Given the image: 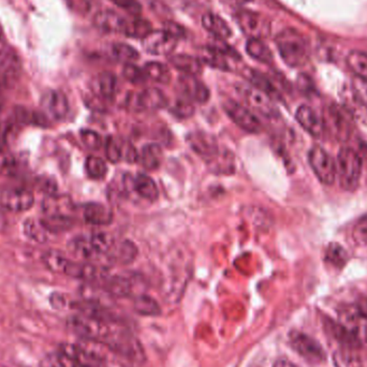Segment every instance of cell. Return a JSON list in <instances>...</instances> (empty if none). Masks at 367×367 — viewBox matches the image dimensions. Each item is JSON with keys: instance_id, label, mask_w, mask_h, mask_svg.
Here are the masks:
<instances>
[{"instance_id": "cell-1", "label": "cell", "mask_w": 367, "mask_h": 367, "mask_svg": "<svg viewBox=\"0 0 367 367\" xmlns=\"http://www.w3.org/2000/svg\"><path fill=\"white\" fill-rule=\"evenodd\" d=\"M277 48L283 62L290 67H301L308 60V44L297 30L287 28L276 38Z\"/></svg>"}, {"instance_id": "cell-2", "label": "cell", "mask_w": 367, "mask_h": 367, "mask_svg": "<svg viewBox=\"0 0 367 367\" xmlns=\"http://www.w3.org/2000/svg\"><path fill=\"white\" fill-rule=\"evenodd\" d=\"M336 168L342 188L347 192H354L359 187L362 173V159L358 152L349 146L342 147Z\"/></svg>"}, {"instance_id": "cell-3", "label": "cell", "mask_w": 367, "mask_h": 367, "mask_svg": "<svg viewBox=\"0 0 367 367\" xmlns=\"http://www.w3.org/2000/svg\"><path fill=\"white\" fill-rule=\"evenodd\" d=\"M308 162L316 178L324 184L332 185L338 175V168L333 158L321 146H313L308 153Z\"/></svg>"}, {"instance_id": "cell-4", "label": "cell", "mask_w": 367, "mask_h": 367, "mask_svg": "<svg viewBox=\"0 0 367 367\" xmlns=\"http://www.w3.org/2000/svg\"><path fill=\"white\" fill-rule=\"evenodd\" d=\"M340 326L352 340L367 344V314L360 307L345 308L340 314Z\"/></svg>"}, {"instance_id": "cell-5", "label": "cell", "mask_w": 367, "mask_h": 367, "mask_svg": "<svg viewBox=\"0 0 367 367\" xmlns=\"http://www.w3.org/2000/svg\"><path fill=\"white\" fill-rule=\"evenodd\" d=\"M289 342L292 348L307 362L320 364L326 360V354L321 345L303 332H290Z\"/></svg>"}, {"instance_id": "cell-6", "label": "cell", "mask_w": 367, "mask_h": 367, "mask_svg": "<svg viewBox=\"0 0 367 367\" xmlns=\"http://www.w3.org/2000/svg\"><path fill=\"white\" fill-rule=\"evenodd\" d=\"M236 89L245 102L257 112L267 117H276L279 115V109L276 105H274L273 98L265 94V91L257 87L244 84L239 85Z\"/></svg>"}, {"instance_id": "cell-7", "label": "cell", "mask_w": 367, "mask_h": 367, "mask_svg": "<svg viewBox=\"0 0 367 367\" xmlns=\"http://www.w3.org/2000/svg\"><path fill=\"white\" fill-rule=\"evenodd\" d=\"M34 203V196L23 187H6L0 190V208L7 212L23 213Z\"/></svg>"}, {"instance_id": "cell-8", "label": "cell", "mask_w": 367, "mask_h": 367, "mask_svg": "<svg viewBox=\"0 0 367 367\" xmlns=\"http://www.w3.org/2000/svg\"><path fill=\"white\" fill-rule=\"evenodd\" d=\"M225 112L227 113L231 121L239 126L241 129L248 133H259L262 129L258 117L251 112V109L243 107L241 103L233 100H226L222 103Z\"/></svg>"}, {"instance_id": "cell-9", "label": "cell", "mask_w": 367, "mask_h": 367, "mask_svg": "<svg viewBox=\"0 0 367 367\" xmlns=\"http://www.w3.org/2000/svg\"><path fill=\"white\" fill-rule=\"evenodd\" d=\"M22 72V62L13 48L0 50V88L15 84Z\"/></svg>"}, {"instance_id": "cell-10", "label": "cell", "mask_w": 367, "mask_h": 367, "mask_svg": "<svg viewBox=\"0 0 367 367\" xmlns=\"http://www.w3.org/2000/svg\"><path fill=\"white\" fill-rule=\"evenodd\" d=\"M60 350L68 354L79 367H107L105 359L88 345L64 344Z\"/></svg>"}, {"instance_id": "cell-11", "label": "cell", "mask_w": 367, "mask_h": 367, "mask_svg": "<svg viewBox=\"0 0 367 367\" xmlns=\"http://www.w3.org/2000/svg\"><path fill=\"white\" fill-rule=\"evenodd\" d=\"M347 115L348 113L344 107L342 109L338 105H331L323 119L324 129L330 131L336 139H348L352 133V124Z\"/></svg>"}, {"instance_id": "cell-12", "label": "cell", "mask_w": 367, "mask_h": 367, "mask_svg": "<svg viewBox=\"0 0 367 367\" xmlns=\"http://www.w3.org/2000/svg\"><path fill=\"white\" fill-rule=\"evenodd\" d=\"M40 105L44 115L52 121H62L68 115L69 101L62 91L50 89L44 93Z\"/></svg>"}, {"instance_id": "cell-13", "label": "cell", "mask_w": 367, "mask_h": 367, "mask_svg": "<svg viewBox=\"0 0 367 367\" xmlns=\"http://www.w3.org/2000/svg\"><path fill=\"white\" fill-rule=\"evenodd\" d=\"M129 105L137 111H156L167 107V97L160 89L146 88L128 99Z\"/></svg>"}, {"instance_id": "cell-14", "label": "cell", "mask_w": 367, "mask_h": 367, "mask_svg": "<svg viewBox=\"0 0 367 367\" xmlns=\"http://www.w3.org/2000/svg\"><path fill=\"white\" fill-rule=\"evenodd\" d=\"M178 44V38L166 30L152 32L143 39V46L146 52L153 55H169L173 52Z\"/></svg>"}, {"instance_id": "cell-15", "label": "cell", "mask_w": 367, "mask_h": 367, "mask_svg": "<svg viewBox=\"0 0 367 367\" xmlns=\"http://www.w3.org/2000/svg\"><path fill=\"white\" fill-rule=\"evenodd\" d=\"M295 119L304 131L309 133L312 137L321 138L326 133L323 119L316 113L315 109L308 105H301L298 107Z\"/></svg>"}, {"instance_id": "cell-16", "label": "cell", "mask_w": 367, "mask_h": 367, "mask_svg": "<svg viewBox=\"0 0 367 367\" xmlns=\"http://www.w3.org/2000/svg\"><path fill=\"white\" fill-rule=\"evenodd\" d=\"M128 20L112 10H105L95 15L94 24L101 32L107 34H125Z\"/></svg>"}, {"instance_id": "cell-17", "label": "cell", "mask_w": 367, "mask_h": 367, "mask_svg": "<svg viewBox=\"0 0 367 367\" xmlns=\"http://www.w3.org/2000/svg\"><path fill=\"white\" fill-rule=\"evenodd\" d=\"M180 88L184 97L199 103L208 102L210 99V91L203 83L196 76H185L180 79Z\"/></svg>"}, {"instance_id": "cell-18", "label": "cell", "mask_w": 367, "mask_h": 367, "mask_svg": "<svg viewBox=\"0 0 367 367\" xmlns=\"http://www.w3.org/2000/svg\"><path fill=\"white\" fill-rule=\"evenodd\" d=\"M188 143L192 151L196 152L201 157L208 160L219 151V145L217 140L212 135L206 133H192L188 137Z\"/></svg>"}, {"instance_id": "cell-19", "label": "cell", "mask_w": 367, "mask_h": 367, "mask_svg": "<svg viewBox=\"0 0 367 367\" xmlns=\"http://www.w3.org/2000/svg\"><path fill=\"white\" fill-rule=\"evenodd\" d=\"M85 222L94 226H107L113 222L112 211L100 203H88L83 211Z\"/></svg>"}, {"instance_id": "cell-20", "label": "cell", "mask_w": 367, "mask_h": 367, "mask_svg": "<svg viewBox=\"0 0 367 367\" xmlns=\"http://www.w3.org/2000/svg\"><path fill=\"white\" fill-rule=\"evenodd\" d=\"M23 232L26 237L34 242L44 244L51 239L52 231L46 227L42 219L28 218L23 222Z\"/></svg>"}, {"instance_id": "cell-21", "label": "cell", "mask_w": 367, "mask_h": 367, "mask_svg": "<svg viewBox=\"0 0 367 367\" xmlns=\"http://www.w3.org/2000/svg\"><path fill=\"white\" fill-rule=\"evenodd\" d=\"M235 21L244 34L253 36V38H258L257 34L262 32L261 15L255 12L248 11V10L237 12L235 15Z\"/></svg>"}, {"instance_id": "cell-22", "label": "cell", "mask_w": 367, "mask_h": 367, "mask_svg": "<svg viewBox=\"0 0 367 367\" xmlns=\"http://www.w3.org/2000/svg\"><path fill=\"white\" fill-rule=\"evenodd\" d=\"M202 24L210 34L216 36L217 39L226 40L232 36V30H231L230 26L225 21L224 18H220L217 14L211 13V12L204 14L202 16Z\"/></svg>"}, {"instance_id": "cell-23", "label": "cell", "mask_w": 367, "mask_h": 367, "mask_svg": "<svg viewBox=\"0 0 367 367\" xmlns=\"http://www.w3.org/2000/svg\"><path fill=\"white\" fill-rule=\"evenodd\" d=\"M342 107L350 117L367 126V105L354 94L352 89L345 95Z\"/></svg>"}, {"instance_id": "cell-24", "label": "cell", "mask_w": 367, "mask_h": 367, "mask_svg": "<svg viewBox=\"0 0 367 367\" xmlns=\"http://www.w3.org/2000/svg\"><path fill=\"white\" fill-rule=\"evenodd\" d=\"M208 168L214 173L231 174L234 172V156L227 149H219L214 156L206 160Z\"/></svg>"}, {"instance_id": "cell-25", "label": "cell", "mask_w": 367, "mask_h": 367, "mask_svg": "<svg viewBox=\"0 0 367 367\" xmlns=\"http://www.w3.org/2000/svg\"><path fill=\"white\" fill-rule=\"evenodd\" d=\"M133 188L142 199L146 201L155 202L159 196V190L156 182H154L153 178L144 173H139L135 176Z\"/></svg>"}, {"instance_id": "cell-26", "label": "cell", "mask_w": 367, "mask_h": 367, "mask_svg": "<svg viewBox=\"0 0 367 367\" xmlns=\"http://www.w3.org/2000/svg\"><path fill=\"white\" fill-rule=\"evenodd\" d=\"M105 289L113 297H129L133 293V285L129 279L124 276H105L102 279Z\"/></svg>"}, {"instance_id": "cell-27", "label": "cell", "mask_w": 367, "mask_h": 367, "mask_svg": "<svg viewBox=\"0 0 367 367\" xmlns=\"http://www.w3.org/2000/svg\"><path fill=\"white\" fill-rule=\"evenodd\" d=\"M170 62L174 68L184 73L185 76H196L202 71V64L200 60L190 55H174L170 58Z\"/></svg>"}, {"instance_id": "cell-28", "label": "cell", "mask_w": 367, "mask_h": 367, "mask_svg": "<svg viewBox=\"0 0 367 367\" xmlns=\"http://www.w3.org/2000/svg\"><path fill=\"white\" fill-rule=\"evenodd\" d=\"M162 158H164V154H162L161 147L155 143L144 146L141 155H140L142 166L149 171H153L160 167Z\"/></svg>"}, {"instance_id": "cell-29", "label": "cell", "mask_w": 367, "mask_h": 367, "mask_svg": "<svg viewBox=\"0 0 367 367\" xmlns=\"http://www.w3.org/2000/svg\"><path fill=\"white\" fill-rule=\"evenodd\" d=\"M68 247L73 255H76L79 258L85 259V260H91L98 255L91 246L89 236H86V235L74 237L69 242Z\"/></svg>"}, {"instance_id": "cell-30", "label": "cell", "mask_w": 367, "mask_h": 367, "mask_svg": "<svg viewBox=\"0 0 367 367\" xmlns=\"http://www.w3.org/2000/svg\"><path fill=\"white\" fill-rule=\"evenodd\" d=\"M146 78L160 84H168L171 81V71L161 62H152L144 67Z\"/></svg>"}, {"instance_id": "cell-31", "label": "cell", "mask_w": 367, "mask_h": 367, "mask_svg": "<svg viewBox=\"0 0 367 367\" xmlns=\"http://www.w3.org/2000/svg\"><path fill=\"white\" fill-rule=\"evenodd\" d=\"M133 309L139 315L151 316V317H156L161 314V308L157 301L145 295H138L133 300Z\"/></svg>"}, {"instance_id": "cell-32", "label": "cell", "mask_w": 367, "mask_h": 367, "mask_svg": "<svg viewBox=\"0 0 367 367\" xmlns=\"http://www.w3.org/2000/svg\"><path fill=\"white\" fill-rule=\"evenodd\" d=\"M117 79L112 72H102L96 81L97 91L102 98L112 99L116 93Z\"/></svg>"}, {"instance_id": "cell-33", "label": "cell", "mask_w": 367, "mask_h": 367, "mask_svg": "<svg viewBox=\"0 0 367 367\" xmlns=\"http://www.w3.org/2000/svg\"><path fill=\"white\" fill-rule=\"evenodd\" d=\"M246 52L253 60L265 62V64L271 62L272 58H273L271 51L267 48V44L261 41L259 38H251L248 40L246 44Z\"/></svg>"}, {"instance_id": "cell-34", "label": "cell", "mask_w": 367, "mask_h": 367, "mask_svg": "<svg viewBox=\"0 0 367 367\" xmlns=\"http://www.w3.org/2000/svg\"><path fill=\"white\" fill-rule=\"evenodd\" d=\"M347 65L354 71L356 78L367 82V53L352 51L347 56Z\"/></svg>"}, {"instance_id": "cell-35", "label": "cell", "mask_w": 367, "mask_h": 367, "mask_svg": "<svg viewBox=\"0 0 367 367\" xmlns=\"http://www.w3.org/2000/svg\"><path fill=\"white\" fill-rule=\"evenodd\" d=\"M69 261L66 255L58 251H48L42 255V262L54 273L64 274Z\"/></svg>"}, {"instance_id": "cell-36", "label": "cell", "mask_w": 367, "mask_h": 367, "mask_svg": "<svg viewBox=\"0 0 367 367\" xmlns=\"http://www.w3.org/2000/svg\"><path fill=\"white\" fill-rule=\"evenodd\" d=\"M324 259L333 267L342 269L348 261V253L338 243H331L324 251Z\"/></svg>"}, {"instance_id": "cell-37", "label": "cell", "mask_w": 367, "mask_h": 367, "mask_svg": "<svg viewBox=\"0 0 367 367\" xmlns=\"http://www.w3.org/2000/svg\"><path fill=\"white\" fill-rule=\"evenodd\" d=\"M333 363L335 367H367L358 354L348 350H338L333 354Z\"/></svg>"}, {"instance_id": "cell-38", "label": "cell", "mask_w": 367, "mask_h": 367, "mask_svg": "<svg viewBox=\"0 0 367 367\" xmlns=\"http://www.w3.org/2000/svg\"><path fill=\"white\" fill-rule=\"evenodd\" d=\"M152 32L153 30H152L151 23L143 18H138V16H135L133 20H128L125 34L128 36H133V38L144 39Z\"/></svg>"}, {"instance_id": "cell-39", "label": "cell", "mask_w": 367, "mask_h": 367, "mask_svg": "<svg viewBox=\"0 0 367 367\" xmlns=\"http://www.w3.org/2000/svg\"><path fill=\"white\" fill-rule=\"evenodd\" d=\"M137 255L138 248L135 243L131 242V241H124L115 249V262L121 263V265H129V263L133 262Z\"/></svg>"}, {"instance_id": "cell-40", "label": "cell", "mask_w": 367, "mask_h": 367, "mask_svg": "<svg viewBox=\"0 0 367 367\" xmlns=\"http://www.w3.org/2000/svg\"><path fill=\"white\" fill-rule=\"evenodd\" d=\"M89 241L97 255L109 253L112 251L113 245H114L113 237L107 232L93 233L89 235Z\"/></svg>"}, {"instance_id": "cell-41", "label": "cell", "mask_w": 367, "mask_h": 367, "mask_svg": "<svg viewBox=\"0 0 367 367\" xmlns=\"http://www.w3.org/2000/svg\"><path fill=\"white\" fill-rule=\"evenodd\" d=\"M20 168L18 158L8 149L0 147V175H12Z\"/></svg>"}, {"instance_id": "cell-42", "label": "cell", "mask_w": 367, "mask_h": 367, "mask_svg": "<svg viewBox=\"0 0 367 367\" xmlns=\"http://www.w3.org/2000/svg\"><path fill=\"white\" fill-rule=\"evenodd\" d=\"M113 56L125 65L133 64L139 58V53L133 46L126 44H116L112 48Z\"/></svg>"}, {"instance_id": "cell-43", "label": "cell", "mask_w": 367, "mask_h": 367, "mask_svg": "<svg viewBox=\"0 0 367 367\" xmlns=\"http://www.w3.org/2000/svg\"><path fill=\"white\" fill-rule=\"evenodd\" d=\"M85 170L89 178L101 180L107 174V167L105 160L96 157V156H89L85 161Z\"/></svg>"}, {"instance_id": "cell-44", "label": "cell", "mask_w": 367, "mask_h": 367, "mask_svg": "<svg viewBox=\"0 0 367 367\" xmlns=\"http://www.w3.org/2000/svg\"><path fill=\"white\" fill-rule=\"evenodd\" d=\"M249 80L253 83V86L265 91V94L269 95L272 98L277 96V91L275 87H274L272 83L269 82L263 74H261V73L257 72V71H251Z\"/></svg>"}, {"instance_id": "cell-45", "label": "cell", "mask_w": 367, "mask_h": 367, "mask_svg": "<svg viewBox=\"0 0 367 367\" xmlns=\"http://www.w3.org/2000/svg\"><path fill=\"white\" fill-rule=\"evenodd\" d=\"M352 240L358 246L367 245V214L363 215L356 220L352 228Z\"/></svg>"}, {"instance_id": "cell-46", "label": "cell", "mask_w": 367, "mask_h": 367, "mask_svg": "<svg viewBox=\"0 0 367 367\" xmlns=\"http://www.w3.org/2000/svg\"><path fill=\"white\" fill-rule=\"evenodd\" d=\"M171 112L173 113L174 116L180 117V119H188L194 115V107L192 100L184 97V98L178 99L173 103L171 107Z\"/></svg>"}, {"instance_id": "cell-47", "label": "cell", "mask_w": 367, "mask_h": 367, "mask_svg": "<svg viewBox=\"0 0 367 367\" xmlns=\"http://www.w3.org/2000/svg\"><path fill=\"white\" fill-rule=\"evenodd\" d=\"M80 135L83 144L91 151H98L102 145V139L96 131H91V129H83V131H81Z\"/></svg>"}, {"instance_id": "cell-48", "label": "cell", "mask_w": 367, "mask_h": 367, "mask_svg": "<svg viewBox=\"0 0 367 367\" xmlns=\"http://www.w3.org/2000/svg\"><path fill=\"white\" fill-rule=\"evenodd\" d=\"M123 76L128 82L133 83V84H141L147 79L144 70L133 64L126 65L123 70Z\"/></svg>"}, {"instance_id": "cell-49", "label": "cell", "mask_w": 367, "mask_h": 367, "mask_svg": "<svg viewBox=\"0 0 367 367\" xmlns=\"http://www.w3.org/2000/svg\"><path fill=\"white\" fill-rule=\"evenodd\" d=\"M48 363L50 367H79L78 364L62 350L50 354L48 356Z\"/></svg>"}, {"instance_id": "cell-50", "label": "cell", "mask_w": 367, "mask_h": 367, "mask_svg": "<svg viewBox=\"0 0 367 367\" xmlns=\"http://www.w3.org/2000/svg\"><path fill=\"white\" fill-rule=\"evenodd\" d=\"M105 155H107V160L113 164H117L123 159L121 145H119L113 137L107 138V142H105Z\"/></svg>"}, {"instance_id": "cell-51", "label": "cell", "mask_w": 367, "mask_h": 367, "mask_svg": "<svg viewBox=\"0 0 367 367\" xmlns=\"http://www.w3.org/2000/svg\"><path fill=\"white\" fill-rule=\"evenodd\" d=\"M109 1H112L117 7L125 9L133 15H139L141 13V6L137 0H109Z\"/></svg>"}, {"instance_id": "cell-52", "label": "cell", "mask_w": 367, "mask_h": 367, "mask_svg": "<svg viewBox=\"0 0 367 367\" xmlns=\"http://www.w3.org/2000/svg\"><path fill=\"white\" fill-rule=\"evenodd\" d=\"M352 91L354 94L363 101V102L366 103L367 105V82L364 80H361V79L356 78L354 79V82L352 85Z\"/></svg>"}, {"instance_id": "cell-53", "label": "cell", "mask_w": 367, "mask_h": 367, "mask_svg": "<svg viewBox=\"0 0 367 367\" xmlns=\"http://www.w3.org/2000/svg\"><path fill=\"white\" fill-rule=\"evenodd\" d=\"M121 155L123 159L128 162H135L138 159V153L133 144L127 143L121 145Z\"/></svg>"}, {"instance_id": "cell-54", "label": "cell", "mask_w": 367, "mask_h": 367, "mask_svg": "<svg viewBox=\"0 0 367 367\" xmlns=\"http://www.w3.org/2000/svg\"><path fill=\"white\" fill-rule=\"evenodd\" d=\"M164 30H166V32H170L172 36H175V38H178V39L180 38V36H182V34H184V29H182V28L178 25V24L173 23V22H168V23L166 24Z\"/></svg>"}, {"instance_id": "cell-55", "label": "cell", "mask_w": 367, "mask_h": 367, "mask_svg": "<svg viewBox=\"0 0 367 367\" xmlns=\"http://www.w3.org/2000/svg\"><path fill=\"white\" fill-rule=\"evenodd\" d=\"M273 367H299L295 363L290 362L288 360H279L274 363Z\"/></svg>"}, {"instance_id": "cell-56", "label": "cell", "mask_w": 367, "mask_h": 367, "mask_svg": "<svg viewBox=\"0 0 367 367\" xmlns=\"http://www.w3.org/2000/svg\"><path fill=\"white\" fill-rule=\"evenodd\" d=\"M186 1L192 4V5H203L208 0H186Z\"/></svg>"}, {"instance_id": "cell-57", "label": "cell", "mask_w": 367, "mask_h": 367, "mask_svg": "<svg viewBox=\"0 0 367 367\" xmlns=\"http://www.w3.org/2000/svg\"><path fill=\"white\" fill-rule=\"evenodd\" d=\"M235 4H239V5H245V4L251 3L253 0H232Z\"/></svg>"}, {"instance_id": "cell-58", "label": "cell", "mask_w": 367, "mask_h": 367, "mask_svg": "<svg viewBox=\"0 0 367 367\" xmlns=\"http://www.w3.org/2000/svg\"><path fill=\"white\" fill-rule=\"evenodd\" d=\"M361 309L364 312V313L367 314V299H365L364 301L362 302V304L360 305Z\"/></svg>"}, {"instance_id": "cell-59", "label": "cell", "mask_w": 367, "mask_h": 367, "mask_svg": "<svg viewBox=\"0 0 367 367\" xmlns=\"http://www.w3.org/2000/svg\"><path fill=\"white\" fill-rule=\"evenodd\" d=\"M0 34H1V29H0Z\"/></svg>"}]
</instances>
